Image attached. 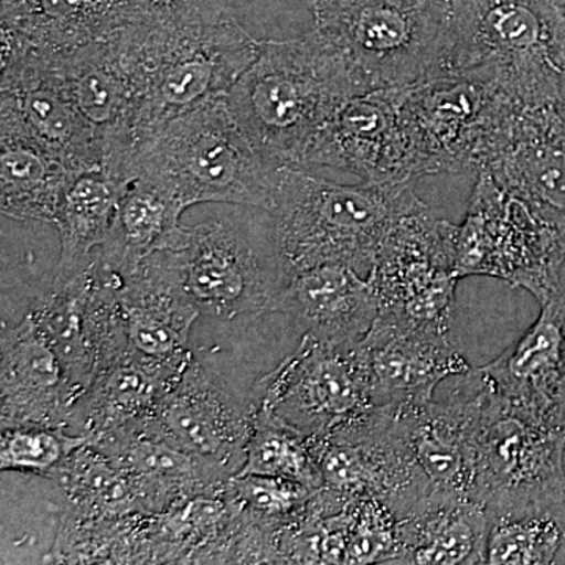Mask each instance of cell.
Wrapping results in <instances>:
<instances>
[{"label":"cell","mask_w":565,"mask_h":565,"mask_svg":"<svg viewBox=\"0 0 565 565\" xmlns=\"http://www.w3.org/2000/svg\"><path fill=\"white\" fill-rule=\"evenodd\" d=\"M565 244L489 173L476 174L467 215L455 232L457 277L486 275L526 289L544 303L559 291Z\"/></svg>","instance_id":"9c48e42d"},{"label":"cell","mask_w":565,"mask_h":565,"mask_svg":"<svg viewBox=\"0 0 565 565\" xmlns=\"http://www.w3.org/2000/svg\"><path fill=\"white\" fill-rule=\"evenodd\" d=\"M377 407L399 408L433 399L449 377L471 370L451 333L416 329L375 318L373 329L356 344Z\"/></svg>","instance_id":"44dd1931"},{"label":"cell","mask_w":565,"mask_h":565,"mask_svg":"<svg viewBox=\"0 0 565 565\" xmlns=\"http://www.w3.org/2000/svg\"><path fill=\"white\" fill-rule=\"evenodd\" d=\"M456 225L429 206L407 215L382 245L367 275L379 303L377 318L451 333L456 286Z\"/></svg>","instance_id":"8fae6325"},{"label":"cell","mask_w":565,"mask_h":565,"mask_svg":"<svg viewBox=\"0 0 565 565\" xmlns=\"http://www.w3.org/2000/svg\"><path fill=\"white\" fill-rule=\"evenodd\" d=\"M313 14L370 90L445 76L451 0H313Z\"/></svg>","instance_id":"8992f818"},{"label":"cell","mask_w":565,"mask_h":565,"mask_svg":"<svg viewBox=\"0 0 565 565\" xmlns=\"http://www.w3.org/2000/svg\"><path fill=\"white\" fill-rule=\"evenodd\" d=\"M275 313L319 343L356 345L373 329L379 303L367 278L341 264H322L286 277Z\"/></svg>","instance_id":"d4e9b609"},{"label":"cell","mask_w":565,"mask_h":565,"mask_svg":"<svg viewBox=\"0 0 565 565\" xmlns=\"http://www.w3.org/2000/svg\"><path fill=\"white\" fill-rule=\"evenodd\" d=\"M122 39L137 87L132 150L173 118L226 98L259 50L228 10L207 0L156 9Z\"/></svg>","instance_id":"6da1fadb"},{"label":"cell","mask_w":565,"mask_h":565,"mask_svg":"<svg viewBox=\"0 0 565 565\" xmlns=\"http://www.w3.org/2000/svg\"><path fill=\"white\" fill-rule=\"evenodd\" d=\"M188 0H151L152 7L158 10H170L180 7Z\"/></svg>","instance_id":"8d00e7d4"},{"label":"cell","mask_w":565,"mask_h":565,"mask_svg":"<svg viewBox=\"0 0 565 565\" xmlns=\"http://www.w3.org/2000/svg\"><path fill=\"white\" fill-rule=\"evenodd\" d=\"M177 252L185 291L200 313L222 321L275 313L286 273L273 222L267 230L237 218L188 226Z\"/></svg>","instance_id":"30bf717a"},{"label":"cell","mask_w":565,"mask_h":565,"mask_svg":"<svg viewBox=\"0 0 565 565\" xmlns=\"http://www.w3.org/2000/svg\"><path fill=\"white\" fill-rule=\"evenodd\" d=\"M125 185L106 170L82 173L71 182L54 221L61 237L55 282L73 280L90 266L109 236Z\"/></svg>","instance_id":"4dcf8cb0"},{"label":"cell","mask_w":565,"mask_h":565,"mask_svg":"<svg viewBox=\"0 0 565 565\" xmlns=\"http://www.w3.org/2000/svg\"><path fill=\"white\" fill-rule=\"evenodd\" d=\"M0 359V429L70 430L76 397L61 359L31 316L2 330Z\"/></svg>","instance_id":"7402d4cb"},{"label":"cell","mask_w":565,"mask_h":565,"mask_svg":"<svg viewBox=\"0 0 565 565\" xmlns=\"http://www.w3.org/2000/svg\"><path fill=\"white\" fill-rule=\"evenodd\" d=\"M88 440L55 427L20 426L0 429V470L52 479L71 455Z\"/></svg>","instance_id":"d590c367"},{"label":"cell","mask_w":565,"mask_h":565,"mask_svg":"<svg viewBox=\"0 0 565 565\" xmlns=\"http://www.w3.org/2000/svg\"><path fill=\"white\" fill-rule=\"evenodd\" d=\"M51 481L65 494L63 516L104 522L147 514L132 476L95 446L74 451Z\"/></svg>","instance_id":"1f68e13d"},{"label":"cell","mask_w":565,"mask_h":565,"mask_svg":"<svg viewBox=\"0 0 565 565\" xmlns=\"http://www.w3.org/2000/svg\"><path fill=\"white\" fill-rule=\"evenodd\" d=\"M308 167H332L382 184L415 181L397 88L363 93L345 103L316 137L303 170Z\"/></svg>","instance_id":"ac0fdd59"},{"label":"cell","mask_w":565,"mask_h":565,"mask_svg":"<svg viewBox=\"0 0 565 565\" xmlns=\"http://www.w3.org/2000/svg\"><path fill=\"white\" fill-rule=\"evenodd\" d=\"M154 10L151 0H2V41L70 51L125 31Z\"/></svg>","instance_id":"484cf974"},{"label":"cell","mask_w":565,"mask_h":565,"mask_svg":"<svg viewBox=\"0 0 565 565\" xmlns=\"http://www.w3.org/2000/svg\"><path fill=\"white\" fill-rule=\"evenodd\" d=\"M556 2H557V3H561V6H563V7H564V9H565V0H556Z\"/></svg>","instance_id":"f35d334b"},{"label":"cell","mask_w":565,"mask_h":565,"mask_svg":"<svg viewBox=\"0 0 565 565\" xmlns=\"http://www.w3.org/2000/svg\"><path fill=\"white\" fill-rule=\"evenodd\" d=\"M118 303L134 349L163 362L191 359L189 338L202 313L185 291L177 250L152 253L122 278Z\"/></svg>","instance_id":"cb8c5ba5"},{"label":"cell","mask_w":565,"mask_h":565,"mask_svg":"<svg viewBox=\"0 0 565 565\" xmlns=\"http://www.w3.org/2000/svg\"><path fill=\"white\" fill-rule=\"evenodd\" d=\"M445 76L486 82L522 106L556 103L565 9L556 0H451Z\"/></svg>","instance_id":"5b68a950"},{"label":"cell","mask_w":565,"mask_h":565,"mask_svg":"<svg viewBox=\"0 0 565 565\" xmlns=\"http://www.w3.org/2000/svg\"><path fill=\"white\" fill-rule=\"evenodd\" d=\"M253 418L252 401L226 392L192 355L148 430L236 476L245 462Z\"/></svg>","instance_id":"e0dca14e"},{"label":"cell","mask_w":565,"mask_h":565,"mask_svg":"<svg viewBox=\"0 0 565 565\" xmlns=\"http://www.w3.org/2000/svg\"><path fill=\"white\" fill-rule=\"evenodd\" d=\"M564 452L565 423H546L516 411L487 382L470 498L484 504L489 516L564 504Z\"/></svg>","instance_id":"ba28073f"},{"label":"cell","mask_w":565,"mask_h":565,"mask_svg":"<svg viewBox=\"0 0 565 565\" xmlns=\"http://www.w3.org/2000/svg\"><path fill=\"white\" fill-rule=\"evenodd\" d=\"M486 396L484 374L471 367L444 399L433 397L394 408V427L429 484L430 494L470 498L476 434Z\"/></svg>","instance_id":"2e32d148"},{"label":"cell","mask_w":565,"mask_h":565,"mask_svg":"<svg viewBox=\"0 0 565 565\" xmlns=\"http://www.w3.org/2000/svg\"><path fill=\"white\" fill-rule=\"evenodd\" d=\"M79 174L43 145L0 134V211L6 217L54 223L66 189Z\"/></svg>","instance_id":"f546056e"},{"label":"cell","mask_w":565,"mask_h":565,"mask_svg":"<svg viewBox=\"0 0 565 565\" xmlns=\"http://www.w3.org/2000/svg\"><path fill=\"white\" fill-rule=\"evenodd\" d=\"M319 489L277 476H233L223 497L239 508L248 519L280 533L302 519Z\"/></svg>","instance_id":"e575fe53"},{"label":"cell","mask_w":565,"mask_h":565,"mask_svg":"<svg viewBox=\"0 0 565 565\" xmlns=\"http://www.w3.org/2000/svg\"><path fill=\"white\" fill-rule=\"evenodd\" d=\"M481 172L522 200L565 244V126L555 103L516 107Z\"/></svg>","instance_id":"d6986e66"},{"label":"cell","mask_w":565,"mask_h":565,"mask_svg":"<svg viewBox=\"0 0 565 565\" xmlns=\"http://www.w3.org/2000/svg\"><path fill=\"white\" fill-rule=\"evenodd\" d=\"M243 475L277 476L313 489L323 487L315 438L282 423L266 407H255L245 462L236 476Z\"/></svg>","instance_id":"d6a6232c"},{"label":"cell","mask_w":565,"mask_h":565,"mask_svg":"<svg viewBox=\"0 0 565 565\" xmlns=\"http://www.w3.org/2000/svg\"><path fill=\"white\" fill-rule=\"evenodd\" d=\"M373 92L318 32L262 40L225 102L256 151L278 169H303L316 137L345 103Z\"/></svg>","instance_id":"7a4b0ae2"},{"label":"cell","mask_w":565,"mask_h":565,"mask_svg":"<svg viewBox=\"0 0 565 565\" xmlns=\"http://www.w3.org/2000/svg\"><path fill=\"white\" fill-rule=\"evenodd\" d=\"M0 134L28 137L76 172L103 170L102 134L71 102L46 52L2 41Z\"/></svg>","instance_id":"5bb4252c"},{"label":"cell","mask_w":565,"mask_h":565,"mask_svg":"<svg viewBox=\"0 0 565 565\" xmlns=\"http://www.w3.org/2000/svg\"><path fill=\"white\" fill-rule=\"evenodd\" d=\"M102 452L132 476L147 514H159L192 498L221 497L233 478L218 465L184 451L150 430Z\"/></svg>","instance_id":"4316f807"},{"label":"cell","mask_w":565,"mask_h":565,"mask_svg":"<svg viewBox=\"0 0 565 565\" xmlns=\"http://www.w3.org/2000/svg\"><path fill=\"white\" fill-rule=\"evenodd\" d=\"M564 542L565 531L550 511L492 515L486 564H552Z\"/></svg>","instance_id":"836d02e7"},{"label":"cell","mask_w":565,"mask_h":565,"mask_svg":"<svg viewBox=\"0 0 565 565\" xmlns=\"http://www.w3.org/2000/svg\"><path fill=\"white\" fill-rule=\"evenodd\" d=\"M248 399L315 440L377 407L356 345L319 343L308 337L253 385Z\"/></svg>","instance_id":"7c38bea8"},{"label":"cell","mask_w":565,"mask_h":565,"mask_svg":"<svg viewBox=\"0 0 565 565\" xmlns=\"http://www.w3.org/2000/svg\"><path fill=\"white\" fill-rule=\"evenodd\" d=\"M397 102L416 180L481 172L522 106L493 85L462 76L397 88Z\"/></svg>","instance_id":"52a82bcc"},{"label":"cell","mask_w":565,"mask_h":565,"mask_svg":"<svg viewBox=\"0 0 565 565\" xmlns=\"http://www.w3.org/2000/svg\"><path fill=\"white\" fill-rule=\"evenodd\" d=\"M555 106L557 114H559L561 120H563L565 126V82L563 88H561L559 96H557Z\"/></svg>","instance_id":"74e56055"},{"label":"cell","mask_w":565,"mask_h":565,"mask_svg":"<svg viewBox=\"0 0 565 565\" xmlns=\"http://www.w3.org/2000/svg\"><path fill=\"white\" fill-rule=\"evenodd\" d=\"M185 211L172 193L147 178L126 182L120 206L106 243L95 252L96 262L118 277L131 275L152 253L178 250L185 243Z\"/></svg>","instance_id":"83f0119b"},{"label":"cell","mask_w":565,"mask_h":565,"mask_svg":"<svg viewBox=\"0 0 565 565\" xmlns=\"http://www.w3.org/2000/svg\"><path fill=\"white\" fill-rule=\"evenodd\" d=\"M490 516L470 498H424L399 519L396 564H486Z\"/></svg>","instance_id":"f1b7e54d"},{"label":"cell","mask_w":565,"mask_h":565,"mask_svg":"<svg viewBox=\"0 0 565 565\" xmlns=\"http://www.w3.org/2000/svg\"><path fill=\"white\" fill-rule=\"evenodd\" d=\"M280 172L256 151L223 98L173 118L139 141L122 180L147 178L185 210L226 203L267 212Z\"/></svg>","instance_id":"277c9868"},{"label":"cell","mask_w":565,"mask_h":565,"mask_svg":"<svg viewBox=\"0 0 565 565\" xmlns=\"http://www.w3.org/2000/svg\"><path fill=\"white\" fill-rule=\"evenodd\" d=\"M542 305L537 321L492 363L479 367L509 405L542 422L565 423V297Z\"/></svg>","instance_id":"603a6c76"},{"label":"cell","mask_w":565,"mask_h":565,"mask_svg":"<svg viewBox=\"0 0 565 565\" xmlns=\"http://www.w3.org/2000/svg\"><path fill=\"white\" fill-rule=\"evenodd\" d=\"M323 487L341 497L370 498L404 516L430 497L411 452L394 427V408L375 407L322 440H316Z\"/></svg>","instance_id":"9a60e30c"},{"label":"cell","mask_w":565,"mask_h":565,"mask_svg":"<svg viewBox=\"0 0 565 565\" xmlns=\"http://www.w3.org/2000/svg\"><path fill=\"white\" fill-rule=\"evenodd\" d=\"M189 360L163 362L129 344L106 364L77 404L71 433L84 435L88 445L104 451L150 429L159 405L180 381Z\"/></svg>","instance_id":"ffe728a7"},{"label":"cell","mask_w":565,"mask_h":565,"mask_svg":"<svg viewBox=\"0 0 565 565\" xmlns=\"http://www.w3.org/2000/svg\"><path fill=\"white\" fill-rule=\"evenodd\" d=\"M121 281L93 255L84 273L70 281H52L29 310L61 359L77 404L106 364L131 344L118 303Z\"/></svg>","instance_id":"4fadbf2b"},{"label":"cell","mask_w":565,"mask_h":565,"mask_svg":"<svg viewBox=\"0 0 565 565\" xmlns=\"http://www.w3.org/2000/svg\"><path fill=\"white\" fill-rule=\"evenodd\" d=\"M424 206L411 184H338L281 169L267 214L286 277L341 264L367 278L393 230Z\"/></svg>","instance_id":"3957f363"}]
</instances>
